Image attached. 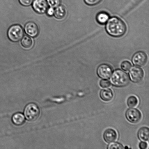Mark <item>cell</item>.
<instances>
[{
	"instance_id": "obj_1",
	"label": "cell",
	"mask_w": 149,
	"mask_h": 149,
	"mask_svg": "<svg viewBox=\"0 0 149 149\" xmlns=\"http://www.w3.org/2000/svg\"><path fill=\"white\" fill-rule=\"evenodd\" d=\"M106 30L109 36L115 38L120 37L125 34L127 26L122 19L117 17H111L106 23Z\"/></svg>"
},
{
	"instance_id": "obj_2",
	"label": "cell",
	"mask_w": 149,
	"mask_h": 149,
	"mask_svg": "<svg viewBox=\"0 0 149 149\" xmlns=\"http://www.w3.org/2000/svg\"><path fill=\"white\" fill-rule=\"evenodd\" d=\"M111 77V83L114 87H123L129 84V76L126 72L120 69L115 70Z\"/></svg>"
},
{
	"instance_id": "obj_3",
	"label": "cell",
	"mask_w": 149,
	"mask_h": 149,
	"mask_svg": "<svg viewBox=\"0 0 149 149\" xmlns=\"http://www.w3.org/2000/svg\"><path fill=\"white\" fill-rule=\"evenodd\" d=\"M40 114V110L36 104L31 103L26 107L24 110V115L26 119L30 121H34L37 120Z\"/></svg>"
},
{
	"instance_id": "obj_4",
	"label": "cell",
	"mask_w": 149,
	"mask_h": 149,
	"mask_svg": "<svg viewBox=\"0 0 149 149\" xmlns=\"http://www.w3.org/2000/svg\"><path fill=\"white\" fill-rule=\"evenodd\" d=\"M24 35V30L22 27L18 24L11 26L7 32L8 38L13 42L19 41L22 38Z\"/></svg>"
},
{
	"instance_id": "obj_5",
	"label": "cell",
	"mask_w": 149,
	"mask_h": 149,
	"mask_svg": "<svg viewBox=\"0 0 149 149\" xmlns=\"http://www.w3.org/2000/svg\"><path fill=\"white\" fill-rule=\"evenodd\" d=\"M125 117L127 120L133 124H136L141 121L142 115L139 110L135 108H131L126 111Z\"/></svg>"
},
{
	"instance_id": "obj_6",
	"label": "cell",
	"mask_w": 149,
	"mask_h": 149,
	"mask_svg": "<svg viewBox=\"0 0 149 149\" xmlns=\"http://www.w3.org/2000/svg\"><path fill=\"white\" fill-rule=\"evenodd\" d=\"M112 72L113 69L112 67L107 64H102L99 65L96 70L97 76L104 79H109Z\"/></svg>"
},
{
	"instance_id": "obj_7",
	"label": "cell",
	"mask_w": 149,
	"mask_h": 149,
	"mask_svg": "<svg viewBox=\"0 0 149 149\" xmlns=\"http://www.w3.org/2000/svg\"><path fill=\"white\" fill-rule=\"evenodd\" d=\"M130 80L134 83H138L143 80L144 72L142 68L134 66L131 68L129 73Z\"/></svg>"
},
{
	"instance_id": "obj_8",
	"label": "cell",
	"mask_w": 149,
	"mask_h": 149,
	"mask_svg": "<svg viewBox=\"0 0 149 149\" xmlns=\"http://www.w3.org/2000/svg\"><path fill=\"white\" fill-rule=\"evenodd\" d=\"M148 60L146 54L145 52L139 51L134 54L132 61L133 64L136 66L142 67L147 63Z\"/></svg>"
},
{
	"instance_id": "obj_9",
	"label": "cell",
	"mask_w": 149,
	"mask_h": 149,
	"mask_svg": "<svg viewBox=\"0 0 149 149\" xmlns=\"http://www.w3.org/2000/svg\"><path fill=\"white\" fill-rule=\"evenodd\" d=\"M33 10L39 14H44L49 8L46 0H34L33 4Z\"/></svg>"
},
{
	"instance_id": "obj_10",
	"label": "cell",
	"mask_w": 149,
	"mask_h": 149,
	"mask_svg": "<svg viewBox=\"0 0 149 149\" xmlns=\"http://www.w3.org/2000/svg\"><path fill=\"white\" fill-rule=\"evenodd\" d=\"M24 31L28 36L32 37H36L39 34V27L33 22H29L25 26Z\"/></svg>"
},
{
	"instance_id": "obj_11",
	"label": "cell",
	"mask_w": 149,
	"mask_h": 149,
	"mask_svg": "<svg viewBox=\"0 0 149 149\" xmlns=\"http://www.w3.org/2000/svg\"><path fill=\"white\" fill-rule=\"evenodd\" d=\"M103 139L108 143L114 142L118 138L117 133L112 128H109L104 131L103 134Z\"/></svg>"
},
{
	"instance_id": "obj_12",
	"label": "cell",
	"mask_w": 149,
	"mask_h": 149,
	"mask_svg": "<svg viewBox=\"0 0 149 149\" xmlns=\"http://www.w3.org/2000/svg\"><path fill=\"white\" fill-rule=\"evenodd\" d=\"M99 95L100 98L105 102H109L113 97V93L110 88L102 89L100 91Z\"/></svg>"
},
{
	"instance_id": "obj_13",
	"label": "cell",
	"mask_w": 149,
	"mask_h": 149,
	"mask_svg": "<svg viewBox=\"0 0 149 149\" xmlns=\"http://www.w3.org/2000/svg\"><path fill=\"white\" fill-rule=\"evenodd\" d=\"M137 136L141 141H148L149 136L148 128L146 127H144L140 128L137 134Z\"/></svg>"
},
{
	"instance_id": "obj_14",
	"label": "cell",
	"mask_w": 149,
	"mask_h": 149,
	"mask_svg": "<svg viewBox=\"0 0 149 149\" xmlns=\"http://www.w3.org/2000/svg\"><path fill=\"white\" fill-rule=\"evenodd\" d=\"M54 15L55 17L58 19H63L67 15L66 8L63 6L59 5L56 7Z\"/></svg>"
},
{
	"instance_id": "obj_15",
	"label": "cell",
	"mask_w": 149,
	"mask_h": 149,
	"mask_svg": "<svg viewBox=\"0 0 149 149\" xmlns=\"http://www.w3.org/2000/svg\"><path fill=\"white\" fill-rule=\"evenodd\" d=\"M13 123L17 126L22 125L25 122V118L21 113H17L13 115L12 118Z\"/></svg>"
},
{
	"instance_id": "obj_16",
	"label": "cell",
	"mask_w": 149,
	"mask_h": 149,
	"mask_svg": "<svg viewBox=\"0 0 149 149\" xmlns=\"http://www.w3.org/2000/svg\"><path fill=\"white\" fill-rule=\"evenodd\" d=\"M109 16L107 13L105 12H101L96 16V20L100 24H106L109 19Z\"/></svg>"
},
{
	"instance_id": "obj_17",
	"label": "cell",
	"mask_w": 149,
	"mask_h": 149,
	"mask_svg": "<svg viewBox=\"0 0 149 149\" xmlns=\"http://www.w3.org/2000/svg\"><path fill=\"white\" fill-rule=\"evenodd\" d=\"M33 40L30 37L25 36L22 39L21 44L22 46L26 49H29L33 46Z\"/></svg>"
},
{
	"instance_id": "obj_18",
	"label": "cell",
	"mask_w": 149,
	"mask_h": 149,
	"mask_svg": "<svg viewBox=\"0 0 149 149\" xmlns=\"http://www.w3.org/2000/svg\"><path fill=\"white\" fill-rule=\"evenodd\" d=\"M138 104V100L136 97L134 96H130L127 100V104L130 108L136 107Z\"/></svg>"
},
{
	"instance_id": "obj_19",
	"label": "cell",
	"mask_w": 149,
	"mask_h": 149,
	"mask_svg": "<svg viewBox=\"0 0 149 149\" xmlns=\"http://www.w3.org/2000/svg\"><path fill=\"white\" fill-rule=\"evenodd\" d=\"M107 148L108 149H123L125 148V147L120 143L113 142L111 143L108 146Z\"/></svg>"
},
{
	"instance_id": "obj_20",
	"label": "cell",
	"mask_w": 149,
	"mask_h": 149,
	"mask_svg": "<svg viewBox=\"0 0 149 149\" xmlns=\"http://www.w3.org/2000/svg\"><path fill=\"white\" fill-rule=\"evenodd\" d=\"M131 64L130 62L128 61H125L121 64V67L122 69L125 71H128L130 70L131 68Z\"/></svg>"
},
{
	"instance_id": "obj_21",
	"label": "cell",
	"mask_w": 149,
	"mask_h": 149,
	"mask_svg": "<svg viewBox=\"0 0 149 149\" xmlns=\"http://www.w3.org/2000/svg\"><path fill=\"white\" fill-rule=\"evenodd\" d=\"M48 4L52 8H56L60 5L61 0H47Z\"/></svg>"
},
{
	"instance_id": "obj_22",
	"label": "cell",
	"mask_w": 149,
	"mask_h": 149,
	"mask_svg": "<svg viewBox=\"0 0 149 149\" xmlns=\"http://www.w3.org/2000/svg\"><path fill=\"white\" fill-rule=\"evenodd\" d=\"M99 84L101 87L103 88H108L111 86L110 81L107 79H103L101 80Z\"/></svg>"
},
{
	"instance_id": "obj_23",
	"label": "cell",
	"mask_w": 149,
	"mask_h": 149,
	"mask_svg": "<svg viewBox=\"0 0 149 149\" xmlns=\"http://www.w3.org/2000/svg\"><path fill=\"white\" fill-rule=\"evenodd\" d=\"M102 0H84L85 3L88 5L93 6L98 4Z\"/></svg>"
},
{
	"instance_id": "obj_24",
	"label": "cell",
	"mask_w": 149,
	"mask_h": 149,
	"mask_svg": "<svg viewBox=\"0 0 149 149\" xmlns=\"http://www.w3.org/2000/svg\"><path fill=\"white\" fill-rule=\"evenodd\" d=\"M34 0H19L22 5L24 6H29L33 3Z\"/></svg>"
},
{
	"instance_id": "obj_25",
	"label": "cell",
	"mask_w": 149,
	"mask_h": 149,
	"mask_svg": "<svg viewBox=\"0 0 149 149\" xmlns=\"http://www.w3.org/2000/svg\"><path fill=\"white\" fill-rule=\"evenodd\" d=\"M139 147L141 149H146L148 147V144L144 141H141L139 144Z\"/></svg>"
},
{
	"instance_id": "obj_26",
	"label": "cell",
	"mask_w": 149,
	"mask_h": 149,
	"mask_svg": "<svg viewBox=\"0 0 149 149\" xmlns=\"http://www.w3.org/2000/svg\"><path fill=\"white\" fill-rule=\"evenodd\" d=\"M46 12L47 13V15L51 17V16L54 15V9L53 8L51 7L50 8H48Z\"/></svg>"
}]
</instances>
